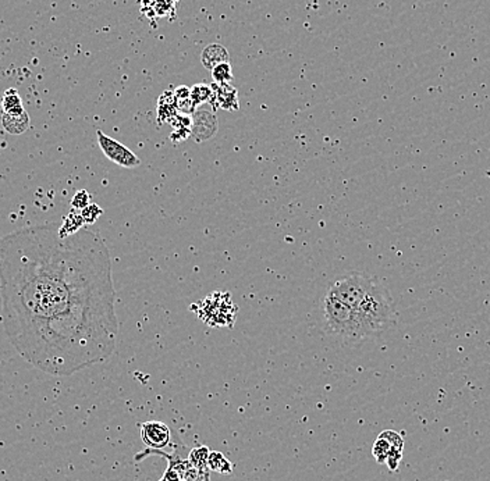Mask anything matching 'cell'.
Segmentation results:
<instances>
[{
  "label": "cell",
  "mask_w": 490,
  "mask_h": 481,
  "mask_svg": "<svg viewBox=\"0 0 490 481\" xmlns=\"http://www.w3.org/2000/svg\"><path fill=\"white\" fill-rule=\"evenodd\" d=\"M84 224H85V221H84L81 213L79 214L78 213H70L64 218V221L58 227V229H60V234L65 236V235H71V234H75L77 231H79Z\"/></svg>",
  "instance_id": "17"
},
{
  "label": "cell",
  "mask_w": 490,
  "mask_h": 481,
  "mask_svg": "<svg viewBox=\"0 0 490 481\" xmlns=\"http://www.w3.org/2000/svg\"><path fill=\"white\" fill-rule=\"evenodd\" d=\"M141 437L149 449H164L171 441L170 428L161 421H146L141 424Z\"/></svg>",
  "instance_id": "6"
},
{
  "label": "cell",
  "mask_w": 490,
  "mask_h": 481,
  "mask_svg": "<svg viewBox=\"0 0 490 481\" xmlns=\"http://www.w3.org/2000/svg\"><path fill=\"white\" fill-rule=\"evenodd\" d=\"M60 225L21 228L0 238L3 325L15 350L53 375L106 360L118 321L111 260L97 232L61 235Z\"/></svg>",
  "instance_id": "1"
},
{
  "label": "cell",
  "mask_w": 490,
  "mask_h": 481,
  "mask_svg": "<svg viewBox=\"0 0 490 481\" xmlns=\"http://www.w3.org/2000/svg\"><path fill=\"white\" fill-rule=\"evenodd\" d=\"M178 114L177 107H175V99H174V90H166L160 95L159 101H157V121L159 124L171 121L175 115Z\"/></svg>",
  "instance_id": "10"
},
{
  "label": "cell",
  "mask_w": 490,
  "mask_h": 481,
  "mask_svg": "<svg viewBox=\"0 0 490 481\" xmlns=\"http://www.w3.org/2000/svg\"><path fill=\"white\" fill-rule=\"evenodd\" d=\"M174 99L177 111L181 114H191L195 110V106L191 100V88L178 86L174 89Z\"/></svg>",
  "instance_id": "14"
},
{
  "label": "cell",
  "mask_w": 490,
  "mask_h": 481,
  "mask_svg": "<svg viewBox=\"0 0 490 481\" xmlns=\"http://www.w3.org/2000/svg\"><path fill=\"white\" fill-rule=\"evenodd\" d=\"M196 317L209 327L231 328L237 317V306L232 302L231 293L214 291L198 303L191 306Z\"/></svg>",
  "instance_id": "4"
},
{
  "label": "cell",
  "mask_w": 490,
  "mask_h": 481,
  "mask_svg": "<svg viewBox=\"0 0 490 481\" xmlns=\"http://www.w3.org/2000/svg\"><path fill=\"white\" fill-rule=\"evenodd\" d=\"M213 97L210 103L213 104V108H223V110H238L239 103H238V92L231 83H213Z\"/></svg>",
  "instance_id": "8"
},
{
  "label": "cell",
  "mask_w": 490,
  "mask_h": 481,
  "mask_svg": "<svg viewBox=\"0 0 490 481\" xmlns=\"http://www.w3.org/2000/svg\"><path fill=\"white\" fill-rule=\"evenodd\" d=\"M1 124L3 128L14 135H19L25 132L29 127V117L28 113L24 111L21 114H6L3 113L1 115Z\"/></svg>",
  "instance_id": "11"
},
{
  "label": "cell",
  "mask_w": 490,
  "mask_h": 481,
  "mask_svg": "<svg viewBox=\"0 0 490 481\" xmlns=\"http://www.w3.org/2000/svg\"><path fill=\"white\" fill-rule=\"evenodd\" d=\"M207 468H210L212 471L221 473V474H231V471H232L231 463L224 457V455L221 452H217V450H213L209 453Z\"/></svg>",
  "instance_id": "15"
},
{
  "label": "cell",
  "mask_w": 490,
  "mask_h": 481,
  "mask_svg": "<svg viewBox=\"0 0 490 481\" xmlns=\"http://www.w3.org/2000/svg\"><path fill=\"white\" fill-rule=\"evenodd\" d=\"M323 317L327 329L338 336L348 339L368 336L355 310L329 293L323 299Z\"/></svg>",
  "instance_id": "3"
},
{
  "label": "cell",
  "mask_w": 490,
  "mask_h": 481,
  "mask_svg": "<svg viewBox=\"0 0 490 481\" xmlns=\"http://www.w3.org/2000/svg\"><path fill=\"white\" fill-rule=\"evenodd\" d=\"M230 60L228 51L223 44L219 43H212L209 46H206L202 50L200 54V63L206 70H213L216 65H219L220 63H226Z\"/></svg>",
  "instance_id": "9"
},
{
  "label": "cell",
  "mask_w": 490,
  "mask_h": 481,
  "mask_svg": "<svg viewBox=\"0 0 490 481\" xmlns=\"http://www.w3.org/2000/svg\"><path fill=\"white\" fill-rule=\"evenodd\" d=\"M212 78L214 83H231L232 81V68L230 61L220 63L212 70Z\"/></svg>",
  "instance_id": "19"
},
{
  "label": "cell",
  "mask_w": 490,
  "mask_h": 481,
  "mask_svg": "<svg viewBox=\"0 0 490 481\" xmlns=\"http://www.w3.org/2000/svg\"><path fill=\"white\" fill-rule=\"evenodd\" d=\"M90 204V196H89V193L86 192V190H78L75 195H74V197H72V200H71V206L74 207V209H78V210H82V209H85L86 206H89Z\"/></svg>",
  "instance_id": "21"
},
{
  "label": "cell",
  "mask_w": 490,
  "mask_h": 481,
  "mask_svg": "<svg viewBox=\"0 0 490 481\" xmlns=\"http://www.w3.org/2000/svg\"><path fill=\"white\" fill-rule=\"evenodd\" d=\"M170 122H171V125L174 128V131L170 135L173 142H181V140L187 139L191 135L192 120H191V117L188 114L178 113Z\"/></svg>",
  "instance_id": "12"
},
{
  "label": "cell",
  "mask_w": 490,
  "mask_h": 481,
  "mask_svg": "<svg viewBox=\"0 0 490 481\" xmlns=\"http://www.w3.org/2000/svg\"><path fill=\"white\" fill-rule=\"evenodd\" d=\"M217 129V121L213 113L207 110H198L193 114L191 135L193 136L195 142H202L212 135H214Z\"/></svg>",
  "instance_id": "7"
},
{
  "label": "cell",
  "mask_w": 490,
  "mask_h": 481,
  "mask_svg": "<svg viewBox=\"0 0 490 481\" xmlns=\"http://www.w3.org/2000/svg\"><path fill=\"white\" fill-rule=\"evenodd\" d=\"M212 97H213V89L206 83H195L191 88V100L195 107L200 106L202 103L210 101Z\"/></svg>",
  "instance_id": "16"
},
{
  "label": "cell",
  "mask_w": 490,
  "mask_h": 481,
  "mask_svg": "<svg viewBox=\"0 0 490 481\" xmlns=\"http://www.w3.org/2000/svg\"><path fill=\"white\" fill-rule=\"evenodd\" d=\"M171 452L166 453L157 449H146L135 456V460H142L149 455H159L167 460V468L159 481H209V470L193 467L188 460L189 449L182 443L180 435L174 432Z\"/></svg>",
  "instance_id": "2"
},
{
  "label": "cell",
  "mask_w": 490,
  "mask_h": 481,
  "mask_svg": "<svg viewBox=\"0 0 490 481\" xmlns=\"http://www.w3.org/2000/svg\"><path fill=\"white\" fill-rule=\"evenodd\" d=\"M1 107H3V113L6 114H21L25 111V108L22 107V100L19 97V93L14 88H10L4 92L1 99Z\"/></svg>",
  "instance_id": "13"
},
{
  "label": "cell",
  "mask_w": 490,
  "mask_h": 481,
  "mask_svg": "<svg viewBox=\"0 0 490 481\" xmlns=\"http://www.w3.org/2000/svg\"><path fill=\"white\" fill-rule=\"evenodd\" d=\"M209 453H210V450H209L206 446L200 445V446H196L195 449L189 450V453H188V460H189V463H191L193 467H196V468L209 470V468H207V457H209Z\"/></svg>",
  "instance_id": "18"
},
{
  "label": "cell",
  "mask_w": 490,
  "mask_h": 481,
  "mask_svg": "<svg viewBox=\"0 0 490 481\" xmlns=\"http://www.w3.org/2000/svg\"><path fill=\"white\" fill-rule=\"evenodd\" d=\"M96 136L103 154L113 163L125 168H134L141 165V158L114 138L103 133L100 129L96 132Z\"/></svg>",
  "instance_id": "5"
},
{
  "label": "cell",
  "mask_w": 490,
  "mask_h": 481,
  "mask_svg": "<svg viewBox=\"0 0 490 481\" xmlns=\"http://www.w3.org/2000/svg\"><path fill=\"white\" fill-rule=\"evenodd\" d=\"M102 214H103L102 207L97 206V204H95V203H90L89 206H86L85 209L81 210V215H82L85 224H92V222H95Z\"/></svg>",
  "instance_id": "20"
}]
</instances>
